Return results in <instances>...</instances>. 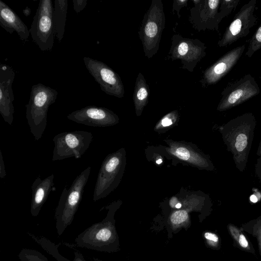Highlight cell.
Returning a JSON list of instances; mask_svg holds the SVG:
<instances>
[{
	"instance_id": "obj_22",
	"label": "cell",
	"mask_w": 261,
	"mask_h": 261,
	"mask_svg": "<svg viewBox=\"0 0 261 261\" xmlns=\"http://www.w3.org/2000/svg\"><path fill=\"white\" fill-rule=\"evenodd\" d=\"M29 236L37 242L47 253L55 258L57 261H86L82 253L77 250H74V258L70 260L63 256L59 252L58 245L51 242L44 237H36L31 233Z\"/></svg>"
},
{
	"instance_id": "obj_34",
	"label": "cell",
	"mask_w": 261,
	"mask_h": 261,
	"mask_svg": "<svg viewBox=\"0 0 261 261\" xmlns=\"http://www.w3.org/2000/svg\"><path fill=\"white\" fill-rule=\"evenodd\" d=\"M22 12L23 14L26 16H29L31 13V9L29 7H26L23 10Z\"/></svg>"
},
{
	"instance_id": "obj_26",
	"label": "cell",
	"mask_w": 261,
	"mask_h": 261,
	"mask_svg": "<svg viewBox=\"0 0 261 261\" xmlns=\"http://www.w3.org/2000/svg\"><path fill=\"white\" fill-rule=\"evenodd\" d=\"M240 0H221L220 10L226 17L235 10Z\"/></svg>"
},
{
	"instance_id": "obj_14",
	"label": "cell",
	"mask_w": 261,
	"mask_h": 261,
	"mask_svg": "<svg viewBox=\"0 0 261 261\" xmlns=\"http://www.w3.org/2000/svg\"><path fill=\"white\" fill-rule=\"evenodd\" d=\"M76 123L93 127H106L119 122L118 116L112 111L103 107L89 106L75 110L67 116Z\"/></svg>"
},
{
	"instance_id": "obj_4",
	"label": "cell",
	"mask_w": 261,
	"mask_h": 261,
	"mask_svg": "<svg viewBox=\"0 0 261 261\" xmlns=\"http://www.w3.org/2000/svg\"><path fill=\"white\" fill-rule=\"evenodd\" d=\"M91 167L84 169L73 181L70 187H65L56 209L55 219L57 233L60 236L73 220L82 199L84 188L89 177Z\"/></svg>"
},
{
	"instance_id": "obj_3",
	"label": "cell",
	"mask_w": 261,
	"mask_h": 261,
	"mask_svg": "<svg viewBox=\"0 0 261 261\" xmlns=\"http://www.w3.org/2000/svg\"><path fill=\"white\" fill-rule=\"evenodd\" d=\"M58 94L56 90L42 83L32 86L30 99L25 105V117L36 141L41 139L44 133L49 108L56 101Z\"/></svg>"
},
{
	"instance_id": "obj_10",
	"label": "cell",
	"mask_w": 261,
	"mask_h": 261,
	"mask_svg": "<svg viewBox=\"0 0 261 261\" xmlns=\"http://www.w3.org/2000/svg\"><path fill=\"white\" fill-rule=\"evenodd\" d=\"M256 4V0H251L242 7L218 41L219 47L229 46L250 33V30L257 22V18L254 14Z\"/></svg>"
},
{
	"instance_id": "obj_28",
	"label": "cell",
	"mask_w": 261,
	"mask_h": 261,
	"mask_svg": "<svg viewBox=\"0 0 261 261\" xmlns=\"http://www.w3.org/2000/svg\"><path fill=\"white\" fill-rule=\"evenodd\" d=\"M188 0H174L173 4V11H176L178 18L180 17L179 11L181 8L187 6Z\"/></svg>"
},
{
	"instance_id": "obj_32",
	"label": "cell",
	"mask_w": 261,
	"mask_h": 261,
	"mask_svg": "<svg viewBox=\"0 0 261 261\" xmlns=\"http://www.w3.org/2000/svg\"><path fill=\"white\" fill-rule=\"evenodd\" d=\"M1 160H0V177L1 178H4L6 175V172L5 168L4 162L2 156V153L1 151Z\"/></svg>"
},
{
	"instance_id": "obj_35",
	"label": "cell",
	"mask_w": 261,
	"mask_h": 261,
	"mask_svg": "<svg viewBox=\"0 0 261 261\" xmlns=\"http://www.w3.org/2000/svg\"><path fill=\"white\" fill-rule=\"evenodd\" d=\"M250 200L252 202H256L257 201V197L256 196H255L254 195H252L250 196Z\"/></svg>"
},
{
	"instance_id": "obj_16",
	"label": "cell",
	"mask_w": 261,
	"mask_h": 261,
	"mask_svg": "<svg viewBox=\"0 0 261 261\" xmlns=\"http://www.w3.org/2000/svg\"><path fill=\"white\" fill-rule=\"evenodd\" d=\"M246 45L238 46L222 56L203 73L201 83L203 87L217 83L237 64L243 55Z\"/></svg>"
},
{
	"instance_id": "obj_27",
	"label": "cell",
	"mask_w": 261,
	"mask_h": 261,
	"mask_svg": "<svg viewBox=\"0 0 261 261\" xmlns=\"http://www.w3.org/2000/svg\"><path fill=\"white\" fill-rule=\"evenodd\" d=\"M189 217L188 212L185 210H179L173 212L170 216L171 222L174 224H179L185 222Z\"/></svg>"
},
{
	"instance_id": "obj_39",
	"label": "cell",
	"mask_w": 261,
	"mask_h": 261,
	"mask_svg": "<svg viewBox=\"0 0 261 261\" xmlns=\"http://www.w3.org/2000/svg\"><path fill=\"white\" fill-rule=\"evenodd\" d=\"M93 259L94 261H102L100 259H99L98 258H95V257H93Z\"/></svg>"
},
{
	"instance_id": "obj_6",
	"label": "cell",
	"mask_w": 261,
	"mask_h": 261,
	"mask_svg": "<svg viewBox=\"0 0 261 261\" xmlns=\"http://www.w3.org/2000/svg\"><path fill=\"white\" fill-rule=\"evenodd\" d=\"M126 164L123 148L108 154L103 161L98 173L93 192L94 202L105 198L119 184Z\"/></svg>"
},
{
	"instance_id": "obj_12",
	"label": "cell",
	"mask_w": 261,
	"mask_h": 261,
	"mask_svg": "<svg viewBox=\"0 0 261 261\" xmlns=\"http://www.w3.org/2000/svg\"><path fill=\"white\" fill-rule=\"evenodd\" d=\"M85 65L100 89L106 94L118 98L124 96V88L119 75L108 65L88 57L83 58Z\"/></svg>"
},
{
	"instance_id": "obj_13",
	"label": "cell",
	"mask_w": 261,
	"mask_h": 261,
	"mask_svg": "<svg viewBox=\"0 0 261 261\" xmlns=\"http://www.w3.org/2000/svg\"><path fill=\"white\" fill-rule=\"evenodd\" d=\"M189 21L198 30H218L225 16L220 10L221 0H194Z\"/></svg>"
},
{
	"instance_id": "obj_5",
	"label": "cell",
	"mask_w": 261,
	"mask_h": 261,
	"mask_svg": "<svg viewBox=\"0 0 261 261\" xmlns=\"http://www.w3.org/2000/svg\"><path fill=\"white\" fill-rule=\"evenodd\" d=\"M165 21L162 1L152 0L139 31L145 56L148 59L151 58L159 50Z\"/></svg>"
},
{
	"instance_id": "obj_11",
	"label": "cell",
	"mask_w": 261,
	"mask_h": 261,
	"mask_svg": "<svg viewBox=\"0 0 261 261\" xmlns=\"http://www.w3.org/2000/svg\"><path fill=\"white\" fill-rule=\"evenodd\" d=\"M259 92V87L254 77L250 74H246L224 89L217 110L222 112L233 108Z\"/></svg>"
},
{
	"instance_id": "obj_7",
	"label": "cell",
	"mask_w": 261,
	"mask_h": 261,
	"mask_svg": "<svg viewBox=\"0 0 261 261\" xmlns=\"http://www.w3.org/2000/svg\"><path fill=\"white\" fill-rule=\"evenodd\" d=\"M51 0H41L29 30L34 42L42 51L51 50L55 35Z\"/></svg>"
},
{
	"instance_id": "obj_1",
	"label": "cell",
	"mask_w": 261,
	"mask_h": 261,
	"mask_svg": "<svg viewBox=\"0 0 261 261\" xmlns=\"http://www.w3.org/2000/svg\"><path fill=\"white\" fill-rule=\"evenodd\" d=\"M255 126L253 114L246 113L229 120L220 128L227 150L231 153L236 166L241 172L246 166Z\"/></svg>"
},
{
	"instance_id": "obj_18",
	"label": "cell",
	"mask_w": 261,
	"mask_h": 261,
	"mask_svg": "<svg viewBox=\"0 0 261 261\" xmlns=\"http://www.w3.org/2000/svg\"><path fill=\"white\" fill-rule=\"evenodd\" d=\"M0 25L10 34L15 31L22 41H28L30 33L27 26L18 15L2 1H0Z\"/></svg>"
},
{
	"instance_id": "obj_37",
	"label": "cell",
	"mask_w": 261,
	"mask_h": 261,
	"mask_svg": "<svg viewBox=\"0 0 261 261\" xmlns=\"http://www.w3.org/2000/svg\"><path fill=\"white\" fill-rule=\"evenodd\" d=\"M181 206H182L181 203L178 202V203H176V204L175 205V207L176 208H180L181 207Z\"/></svg>"
},
{
	"instance_id": "obj_36",
	"label": "cell",
	"mask_w": 261,
	"mask_h": 261,
	"mask_svg": "<svg viewBox=\"0 0 261 261\" xmlns=\"http://www.w3.org/2000/svg\"><path fill=\"white\" fill-rule=\"evenodd\" d=\"M257 154L261 158V140L257 151Z\"/></svg>"
},
{
	"instance_id": "obj_15",
	"label": "cell",
	"mask_w": 261,
	"mask_h": 261,
	"mask_svg": "<svg viewBox=\"0 0 261 261\" xmlns=\"http://www.w3.org/2000/svg\"><path fill=\"white\" fill-rule=\"evenodd\" d=\"M167 143L168 146L165 149L171 156L200 169H214L208 158L195 148L193 145L184 142L168 141Z\"/></svg>"
},
{
	"instance_id": "obj_23",
	"label": "cell",
	"mask_w": 261,
	"mask_h": 261,
	"mask_svg": "<svg viewBox=\"0 0 261 261\" xmlns=\"http://www.w3.org/2000/svg\"><path fill=\"white\" fill-rule=\"evenodd\" d=\"M18 256L21 261H48L41 253L32 249H22Z\"/></svg>"
},
{
	"instance_id": "obj_9",
	"label": "cell",
	"mask_w": 261,
	"mask_h": 261,
	"mask_svg": "<svg viewBox=\"0 0 261 261\" xmlns=\"http://www.w3.org/2000/svg\"><path fill=\"white\" fill-rule=\"evenodd\" d=\"M206 48L204 43L198 39L175 34L172 37L170 57L172 61L180 60L182 68L193 72L197 64L206 55Z\"/></svg>"
},
{
	"instance_id": "obj_30",
	"label": "cell",
	"mask_w": 261,
	"mask_h": 261,
	"mask_svg": "<svg viewBox=\"0 0 261 261\" xmlns=\"http://www.w3.org/2000/svg\"><path fill=\"white\" fill-rule=\"evenodd\" d=\"M233 232H235L234 231H233ZM233 233V236L237 240V241L239 242V244L241 246H242L243 248H248V243L245 237L241 233L236 232L233 233L232 232V233Z\"/></svg>"
},
{
	"instance_id": "obj_25",
	"label": "cell",
	"mask_w": 261,
	"mask_h": 261,
	"mask_svg": "<svg viewBox=\"0 0 261 261\" xmlns=\"http://www.w3.org/2000/svg\"><path fill=\"white\" fill-rule=\"evenodd\" d=\"M178 118V112L173 111L164 116L156 124L155 129H163L173 125Z\"/></svg>"
},
{
	"instance_id": "obj_8",
	"label": "cell",
	"mask_w": 261,
	"mask_h": 261,
	"mask_svg": "<svg viewBox=\"0 0 261 261\" xmlns=\"http://www.w3.org/2000/svg\"><path fill=\"white\" fill-rule=\"evenodd\" d=\"M93 138L91 133L84 130L63 132L56 135L53 139L54 148L52 161L71 157L76 159L82 158L89 148Z\"/></svg>"
},
{
	"instance_id": "obj_2",
	"label": "cell",
	"mask_w": 261,
	"mask_h": 261,
	"mask_svg": "<svg viewBox=\"0 0 261 261\" xmlns=\"http://www.w3.org/2000/svg\"><path fill=\"white\" fill-rule=\"evenodd\" d=\"M115 205L106 207L108 209L106 217L94 223L80 233L75 242L78 247L98 251L111 252L117 249L118 239L114 219Z\"/></svg>"
},
{
	"instance_id": "obj_29",
	"label": "cell",
	"mask_w": 261,
	"mask_h": 261,
	"mask_svg": "<svg viewBox=\"0 0 261 261\" xmlns=\"http://www.w3.org/2000/svg\"><path fill=\"white\" fill-rule=\"evenodd\" d=\"M72 2L74 11L79 13L86 6L87 0H73Z\"/></svg>"
},
{
	"instance_id": "obj_24",
	"label": "cell",
	"mask_w": 261,
	"mask_h": 261,
	"mask_svg": "<svg viewBox=\"0 0 261 261\" xmlns=\"http://www.w3.org/2000/svg\"><path fill=\"white\" fill-rule=\"evenodd\" d=\"M261 48V23L250 40L249 46L245 56L251 58L253 55Z\"/></svg>"
},
{
	"instance_id": "obj_38",
	"label": "cell",
	"mask_w": 261,
	"mask_h": 261,
	"mask_svg": "<svg viewBox=\"0 0 261 261\" xmlns=\"http://www.w3.org/2000/svg\"><path fill=\"white\" fill-rule=\"evenodd\" d=\"M162 160L161 159H159L158 160H157L156 161V163L158 164H160L162 163Z\"/></svg>"
},
{
	"instance_id": "obj_31",
	"label": "cell",
	"mask_w": 261,
	"mask_h": 261,
	"mask_svg": "<svg viewBox=\"0 0 261 261\" xmlns=\"http://www.w3.org/2000/svg\"><path fill=\"white\" fill-rule=\"evenodd\" d=\"M204 238L212 243H217L219 241V238L217 234L211 232H206L204 234Z\"/></svg>"
},
{
	"instance_id": "obj_19",
	"label": "cell",
	"mask_w": 261,
	"mask_h": 261,
	"mask_svg": "<svg viewBox=\"0 0 261 261\" xmlns=\"http://www.w3.org/2000/svg\"><path fill=\"white\" fill-rule=\"evenodd\" d=\"M54 174H51L47 177L41 179L36 177L32 185V200L31 213L32 216H37L45 203L50 191L54 186Z\"/></svg>"
},
{
	"instance_id": "obj_33",
	"label": "cell",
	"mask_w": 261,
	"mask_h": 261,
	"mask_svg": "<svg viewBox=\"0 0 261 261\" xmlns=\"http://www.w3.org/2000/svg\"><path fill=\"white\" fill-rule=\"evenodd\" d=\"M255 173L257 177L261 181V158H259L257 160L255 166Z\"/></svg>"
},
{
	"instance_id": "obj_20",
	"label": "cell",
	"mask_w": 261,
	"mask_h": 261,
	"mask_svg": "<svg viewBox=\"0 0 261 261\" xmlns=\"http://www.w3.org/2000/svg\"><path fill=\"white\" fill-rule=\"evenodd\" d=\"M149 88L145 77L141 73H139L137 77L134 91L133 101L135 105L137 116H139L148 102Z\"/></svg>"
},
{
	"instance_id": "obj_21",
	"label": "cell",
	"mask_w": 261,
	"mask_h": 261,
	"mask_svg": "<svg viewBox=\"0 0 261 261\" xmlns=\"http://www.w3.org/2000/svg\"><path fill=\"white\" fill-rule=\"evenodd\" d=\"M68 7L67 0H55L53 12V22L55 36L60 42L64 35Z\"/></svg>"
},
{
	"instance_id": "obj_17",
	"label": "cell",
	"mask_w": 261,
	"mask_h": 261,
	"mask_svg": "<svg viewBox=\"0 0 261 261\" xmlns=\"http://www.w3.org/2000/svg\"><path fill=\"white\" fill-rule=\"evenodd\" d=\"M15 73L10 66L1 64L0 66V113L4 121L12 125L13 121L14 99L12 84Z\"/></svg>"
}]
</instances>
